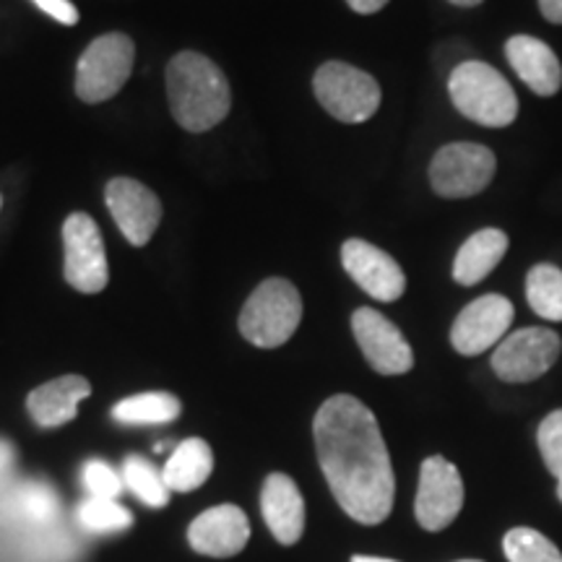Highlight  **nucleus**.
<instances>
[{
    "instance_id": "f257e3e1",
    "label": "nucleus",
    "mask_w": 562,
    "mask_h": 562,
    "mask_svg": "<svg viewBox=\"0 0 562 562\" xmlns=\"http://www.w3.org/2000/svg\"><path fill=\"white\" fill-rule=\"evenodd\" d=\"M315 451L336 503L357 524H383L393 510L396 480L375 414L339 393L315 414Z\"/></svg>"
},
{
    "instance_id": "f03ea898",
    "label": "nucleus",
    "mask_w": 562,
    "mask_h": 562,
    "mask_svg": "<svg viewBox=\"0 0 562 562\" xmlns=\"http://www.w3.org/2000/svg\"><path fill=\"white\" fill-rule=\"evenodd\" d=\"M167 97H170L175 121L191 133H203L220 125L232 104L227 76L201 53H180L170 60Z\"/></svg>"
},
{
    "instance_id": "7ed1b4c3",
    "label": "nucleus",
    "mask_w": 562,
    "mask_h": 562,
    "mask_svg": "<svg viewBox=\"0 0 562 562\" xmlns=\"http://www.w3.org/2000/svg\"><path fill=\"white\" fill-rule=\"evenodd\" d=\"M453 108L484 128H505L518 117V97L508 79L482 60H463L448 79Z\"/></svg>"
},
{
    "instance_id": "20e7f679",
    "label": "nucleus",
    "mask_w": 562,
    "mask_h": 562,
    "mask_svg": "<svg viewBox=\"0 0 562 562\" xmlns=\"http://www.w3.org/2000/svg\"><path fill=\"white\" fill-rule=\"evenodd\" d=\"M302 321V297L286 279H266L240 313V334L252 347L277 349L292 339Z\"/></svg>"
},
{
    "instance_id": "39448f33",
    "label": "nucleus",
    "mask_w": 562,
    "mask_h": 562,
    "mask_svg": "<svg viewBox=\"0 0 562 562\" xmlns=\"http://www.w3.org/2000/svg\"><path fill=\"white\" fill-rule=\"evenodd\" d=\"M315 97L328 115L341 123H364L381 108V87L364 70L331 60L315 70Z\"/></svg>"
},
{
    "instance_id": "423d86ee",
    "label": "nucleus",
    "mask_w": 562,
    "mask_h": 562,
    "mask_svg": "<svg viewBox=\"0 0 562 562\" xmlns=\"http://www.w3.org/2000/svg\"><path fill=\"white\" fill-rule=\"evenodd\" d=\"M133 60H136V45L128 34H102L83 50L76 66V94L89 104L108 102L125 87Z\"/></svg>"
},
{
    "instance_id": "0eeeda50",
    "label": "nucleus",
    "mask_w": 562,
    "mask_h": 562,
    "mask_svg": "<svg viewBox=\"0 0 562 562\" xmlns=\"http://www.w3.org/2000/svg\"><path fill=\"white\" fill-rule=\"evenodd\" d=\"M497 159L487 146L456 140L442 146L430 165V186L442 199H472L495 178Z\"/></svg>"
},
{
    "instance_id": "6e6552de",
    "label": "nucleus",
    "mask_w": 562,
    "mask_h": 562,
    "mask_svg": "<svg viewBox=\"0 0 562 562\" xmlns=\"http://www.w3.org/2000/svg\"><path fill=\"white\" fill-rule=\"evenodd\" d=\"M63 248H66V281L76 292L97 294L108 286L110 269L104 252L102 232L89 214H70L63 224Z\"/></svg>"
},
{
    "instance_id": "1a4fd4ad",
    "label": "nucleus",
    "mask_w": 562,
    "mask_h": 562,
    "mask_svg": "<svg viewBox=\"0 0 562 562\" xmlns=\"http://www.w3.org/2000/svg\"><path fill=\"white\" fill-rule=\"evenodd\" d=\"M562 349L560 336L552 328H521L505 336L492 351V370L505 383H531L558 362Z\"/></svg>"
},
{
    "instance_id": "9d476101",
    "label": "nucleus",
    "mask_w": 562,
    "mask_h": 562,
    "mask_svg": "<svg viewBox=\"0 0 562 562\" xmlns=\"http://www.w3.org/2000/svg\"><path fill=\"white\" fill-rule=\"evenodd\" d=\"M463 508V482L459 469L442 456L422 461L419 490L414 513L422 529L442 531L456 521Z\"/></svg>"
},
{
    "instance_id": "9b49d317",
    "label": "nucleus",
    "mask_w": 562,
    "mask_h": 562,
    "mask_svg": "<svg viewBox=\"0 0 562 562\" xmlns=\"http://www.w3.org/2000/svg\"><path fill=\"white\" fill-rule=\"evenodd\" d=\"M351 331L364 360L381 375H404L414 368V351L398 326L372 307H360L351 315Z\"/></svg>"
},
{
    "instance_id": "f8f14e48",
    "label": "nucleus",
    "mask_w": 562,
    "mask_h": 562,
    "mask_svg": "<svg viewBox=\"0 0 562 562\" xmlns=\"http://www.w3.org/2000/svg\"><path fill=\"white\" fill-rule=\"evenodd\" d=\"M513 323V302L503 294H484L469 302L451 328L453 349L463 357H476L503 341Z\"/></svg>"
},
{
    "instance_id": "ddd939ff",
    "label": "nucleus",
    "mask_w": 562,
    "mask_h": 562,
    "mask_svg": "<svg viewBox=\"0 0 562 562\" xmlns=\"http://www.w3.org/2000/svg\"><path fill=\"white\" fill-rule=\"evenodd\" d=\"M104 201H108L112 220L125 235V240L136 248H144L161 220V203L154 191L138 180L115 178L104 188Z\"/></svg>"
},
{
    "instance_id": "4468645a",
    "label": "nucleus",
    "mask_w": 562,
    "mask_h": 562,
    "mask_svg": "<svg viewBox=\"0 0 562 562\" xmlns=\"http://www.w3.org/2000/svg\"><path fill=\"white\" fill-rule=\"evenodd\" d=\"M344 271L378 302L398 300L406 290V277L389 252L368 240H347L341 245Z\"/></svg>"
},
{
    "instance_id": "2eb2a0df",
    "label": "nucleus",
    "mask_w": 562,
    "mask_h": 562,
    "mask_svg": "<svg viewBox=\"0 0 562 562\" xmlns=\"http://www.w3.org/2000/svg\"><path fill=\"white\" fill-rule=\"evenodd\" d=\"M188 539L193 550L206 558H235L248 547V516L237 505H216L195 518L188 529Z\"/></svg>"
},
{
    "instance_id": "dca6fc26",
    "label": "nucleus",
    "mask_w": 562,
    "mask_h": 562,
    "mask_svg": "<svg viewBox=\"0 0 562 562\" xmlns=\"http://www.w3.org/2000/svg\"><path fill=\"white\" fill-rule=\"evenodd\" d=\"M505 58L533 94L554 97L560 91L562 66L547 42L529 37V34H516L505 42Z\"/></svg>"
},
{
    "instance_id": "f3484780",
    "label": "nucleus",
    "mask_w": 562,
    "mask_h": 562,
    "mask_svg": "<svg viewBox=\"0 0 562 562\" xmlns=\"http://www.w3.org/2000/svg\"><path fill=\"white\" fill-rule=\"evenodd\" d=\"M261 513L279 544H297L305 531V501L292 476L271 474L261 492Z\"/></svg>"
},
{
    "instance_id": "a211bd4d",
    "label": "nucleus",
    "mask_w": 562,
    "mask_h": 562,
    "mask_svg": "<svg viewBox=\"0 0 562 562\" xmlns=\"http://www.w3.org/2000/svg\"><path fill=\"white\" fill-rule=\"evenodd\" d=\"M91 393V383L81 375H63L55 381L40 385L30 393L26 406H30L32 419L40 427L50 430V427H60L66 422L76 419L79 414V404Z\"/></svg>"
},
{
    "instance_id": "6ab92c4d",
    "label": "nucleus",
    "mask_w": 562,
    "mask_h": 562,
    "mask_svg": "<svg viewBox=\"0 0 562 562\" xmlns=\"http://www.w3.org/2000/svg\"><path fill=\"white\" fill-rule=\"evenodd\" d=\"M505 252H508V235L503 229L487 227L474 232L467 243L461 245V250L456 252L453 261V279L461 286H474L482 279H487L492 271L497 269V263L503 261Z\"/></svg>"
},
{
    "instance_id": "aec40b11",
    "label": "nucleus",
    "mask_w": 562,
    "mask_h": 562,
    "mask_svg": "<svg viewBox=\"0 0 562 562\" xmlns=\"http://www.w3.org/2000/svg\"><path fill=\"white\" fill-rule=\"evenodd\" d=\"M211 469H214V453H211L209 442L188 438L175 448L170 461L161 469V476H165L170 492H193L201 484H206Z\"/></svg>"
},
{
    "instance_id": "412c9836",
    "label": "nucleus",
    "mask_w": 562,
    "mask_h": 562,
    "mask_svg": "<svg viewBox=\"0 0 562 562\" xmlns=\"http://www.w3.org/2000/svg\"><path fill=\"white\" fill-rule=\"evenodd\" d=\"M180 412L182 404L178 396L165 391H149L117 402L112 417L121 425H167V422L178 419Z\"/></svg>"
},
{
    "instance_id": "4be33fe9",
    "label": "nucleus",
    "mask_w": 562,
    "mask_h": 562,
    "mask_svg": "<svg viewBox=\"0 0 562 562\" xmlns=\"http://www.w3.org/2000/svg\"><path fill=\"white\" fill-rule=\"evenodd\" d=\"M526 300L539 318L562 321V269L552 263L533 266L526 277Z\"/></svg>"
},
{
    "instance_id": "5701e85b",
    "label": "nucleus",
    "mask_w": 562,
    "mask_h": 562,
    "mask_svg": "<svg viewBox=\"0 0 562 562\" xmlns=\"http://www.w3.org/2000/svg\"><path fill=\"white\" fill-rule=\"evenodd\" d=\"M123 482L149 508H165L170 503V487H167L165 476L154 463L140 459V456H128L123 461Z\"/></svg>"
},
{
    "instance_id": "b1692460",
    "label": "nucleus",
    "mask_w": 562,
    "mask_h": 562,
    "mask_svg": "<svg viewBox=\"0 0 562 562\" xmlns=\"http://www.w3.org/2000/svg\"><path fill=\"white\" fill-rule=\"evenodd\" d=\"M76 524L89 533H115L125 531L133 524L128 508L117 501H104V497H87L76 508Z\"/></svg>"
},
{
    "instance_id": "393cba45",
    "label": "nucleus",
    "mask_w": 562,
    "mask_h": 562,
    "mask_svg": "<svg viewBox=\"0 0 562 562\" xmlns=\"http://www.w3.org/2000/svg\"><path fill=\"white\" fill-rule=\"evenodd\" d=\"M503 552L510 562H562V552L544 533L526 529H510L503 539Z\"/></svg>"
},
{
    "instance_id": "a878e982",
    "label": "nucleus",
    "mask_w": 562,
    "mask_h": 562,
    "mask_svg": "<svg viewBox=\"0 0 562 562\" xmlns=\"http://www.w3.org/2000/svg\"><path fill=\"white\" fill-rule=\"evenodd\" d=\"M537 446L552 476H562V409L547 414L537 430Z\"/></svg>"
},
{
    "instance_id": "bb28decb",
    "label": "nucleus",
    "mask_w": 562,
    "mask_h": 562,
    "mask_svg": "<svg viewBox=\"0 0 562 562\" xmlns=\"http://www.w3.org/2000/svg\"><path fill=\"white\" fill-rule=\"evenodd\" d=\"M83 487L89 490L91 497H104V501H115L123 492V474H117L110 463L104 461H87L83 463Z\"/></svg>"
},
{
    "instance_id": "cd10ccee",
    "label": "nucleus",
    "mask_w": 562,
    "mask_h": 562,
    "mask_svg": "<svg viewBox=\"0 0 562 562\" xmlns=\"http://www.w3.org/2000/svg\"><path fill=\"white\" fill-rule=\"evenodd\" d=\"M19 505L30 521H50L58 513V497L45 484H26L19 495Z\"/></svg>"
},
{
    "instance_id": "c85d7f7f",
    "label": "nucleus",
    "mask_w": 562,
    "mask_h": 562,
    "mask_svg": "<svg viewBox=\"0 0 562 562\" xmlns=\"http://www.w3.org/2000/svg\"><path fill=\"white\" fill-rule=\"evenodd\" d=\"M40 11H45L47 16L60 21V24L74 26L79 24V9H76L70 0H32Z\"/></svg>"
},
{
    "instance_id": "c756f323",
    "label": "nucleus",
    "mask_w": 562,
    "mask_h": 562,
    "mask_svg": "<svg viewBox=\"0 0 562 562\" xmlns=\"http://www.w3.org/2000/svg\"><path fill=\"white\" fill-rule=\"evenodd\" d=\"M539 11L550 24H562V0H539Z\"/></svg>"
},
{
    "instance_id": "7c9ffc66",
    "label": "nucleus",
    "mask_w": 562,
    "mask_h": 562,
    "mask_svg": "<svg viewBox=\"0 0 562 562\" xmlns=\"http://www.w3.org/2000/svg\"><path fill=\"white\" fill-rule=\"evenodd\" d=\"M349 9L362 13V16H370V13H378L383 5H389V0H347Z\"/></svg>"
},
{
    "instance_id": "2f4dec72",
    "label": "nucleus",
    "mask_w": 562,
    "mask_h": 562,
    "mask_svg": "<svg viewBox=\"0 0 562 562\" xmlns=\"http://www.w3.org/2000/svg\"><path fill=\"white\" fill-rule=\"evenodd\" d=\"M13 459H16V453H13V448H11L5 440H0V480H3V476L11 472Z\"/></svg>"
},
{
    "instance_id": "473e14b6",
    "label": "nucleus",
    "mask_w": 562,
    "mask_h": 562,
    "mask_svg": "<svg viewBox=\"0 0 562 562\" xmlns=\"http://www.w3.org/2000/svg\"><path fill=\"white\" fill-rule=\"evenodd\" d=\"M448 3L459 5V9H474V5H480L482 0H448Z\"/></svg>"
},
{
    "instance_id": "72a5a7b5",
    "label": "nucleus",
    "mask_w": 562,
    "mask_h": 562,
    "mask_svg": "<svg viewBox=\"0 0 562 562\" xmlns=\"http://www.w3.org/2000/svg\"><path fill=\"white\" fill-rule=\"evenodd\" d=\"M351 562H396V560H385V558H364V554H357V558H351Z\"/></svg>"
},
{
    "instance_id": "f704fd0d",
    "label": "nucleus",
    "mask_w": 562,
    "mask_h": 562,
    "mask_svg": "<svg viewBox=\"0 0 562 562\" xmlns=\"http://www.w3.org/2000/svg\"><path fill=\"white\" fill-rule=\"evenodd\" d=\"M558 497H560V503H562V476L558 480Z\"/></svg>"
},
{
    "instance_id": "c9c22d12",
    "label": "nucleus",
    "mask_w": 562,
    "mask_h": 562,
    "mask_svg": "<svg viewBox=\"0 0 562 562\" xmlns=\"http://www.w3.org/2000/svg\"><path fill=\"white\" fill-rule=\"evenodd\" d=\"M461 562H482V560H461Z\"/></svg>"
},
{
    "instance_id": "e433bc0d",
    "label": "nucleus",
    "mask_w": 562,
    "mask_h": 562,
    "mask_svg": "<svg viewBox=\"0 0 562 562\" xmlns=\"http://www.w3.org/2000/svg\"><path fill=\"white\" fill-rule=\"evenodd\" d=\"M0 206H3V199H0Z\"/></svg>"
}]
</instances>
